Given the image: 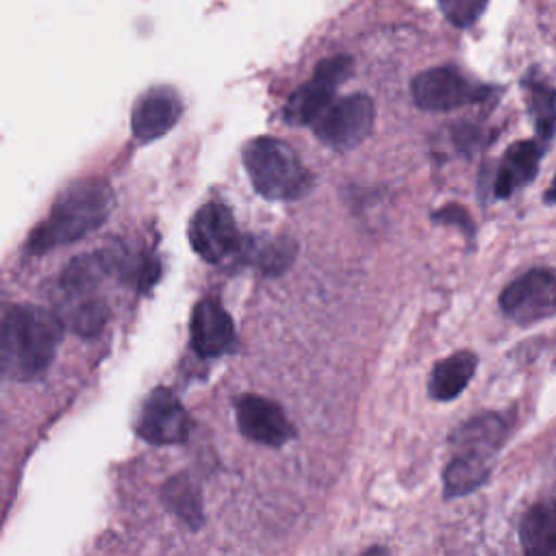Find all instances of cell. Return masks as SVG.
I'll use <instances>...</instances> for the list:
<instances>
[{
  "label": "cell",
  "mask_w": 556,
  "mask_h": 556,
  "mask_svg": "<svg viewBox=\"0 0 556 556\" xmlns=\"http://www.w3.org/2000/svg\"><path fill=\"white\" fill-rule=\"evenodd\" d=\"M189 430V415L169 389L159 387L146 397L137 421V434L143 441L152 445H174L187 441Z\"/></svg>",
  "instance_id": "obj_9"
},
{
  "label": "cell",
  "mask_w": 556,
  "mask_h": 556,
  "mask_svg": "<svg viewBox=\"0 0 556 556\" xmlns=\"http://www.w3.org/2000/svg\"><path fill=\"white\" fill-rule=\"evenodd\" d=\"M235 415L241 434L261 445L280 447L295 434L285 410L276 402L256 393L239 395L235 400Z\"/></svg>",
  "instance_id": "obj_11"
},
{
  "label": "cell",
  "mask_w": 556,
  "mask_h": 556,
  "mask_svg": "<svg viewBox=\"0 0 556 556\" xmlns=\"http://www.w3.org/2000/svg\"><path fill=\"white\" fill-rule=\"evenodd\" d=\"M182 113L178 93L169 87H154L137 98L130 115V128L137 141H154L169 132Z\"/></svg>",
  "instance_id": "obj_13"
},
{
  "label": "cell",
  "mask_w": 556,
  "mask_h": 556,
  "mask_svg": "<svg viewBox=\"0 0 556 556\" xmlns=\"http://www.w3.org/2000/svg\"><path fill=\"white\" fill-rule=\"evenodd\" d=\"M437 222H450V224H460V228L465 230L467 237H473V224L471 217L467 215V211L458 204H447L443 206L437 215H432Z\"/></svg>",
  "instance_id": "obj_22"
},
{
  "label": "cell",
  "mask_w": 556,
  "mask_h": 556,
  "mask_svg": "<svg viewBox=\"0 0 556 556\" xmlns=\"http://www.w3.org/2000/svg\"><path fill=\"white\" fill-rule=\"evenodd\" d=\"M445 17L454 26H471L484 11L486 0H439Z\"/></svg>",
  "instance_id": "obj_21"
},
{
  "label": "cell",
  "mask_w": 556,
  "mask_h": 556,
  "mask_svg": "<svg viewBox=\"0 0 556 556\" xmlns=\"http://www.w3.org/2000/svg\"><path fill=\"white\" fill-rule=\"evenodd\" d=\"M500 306L506 317L521 326L556 315V269L534 267L521 274L504 287Z\"/></svg>",
  "instance_id": "obj_8"
},
{
  "label": "cell",
  "mask_w": 556,
  "mask_h": 556,
  "mask_svg": "<svg viewBox=\"0 0 556 556\" xmlns=\"http://www.w3.org/2000/svg\"><path fill=\"white\" fill-rule=\"evenodd\" d=\"M245 250H250L252 258L258 263V267L267 274H278L282 271L291 258H293V243L291 241H269L265 245H254V243H248L243 245Z\"/></svg>",
  "instance_id": "obj_20"
},
{
  "label": "cell",
  "mask_w": 556,
  "mask_h": 556,
  "mask_svg": "<svg viewBox=\"0 0 556 556\" xmlns=\"http://www.w3.org/2000/svg\"><path fill=\"white\" fill-rule=\"evenodd\" d=\"M63 319L43 306L11 304L2 315L0 365L11 380H30L41 374L63 339Z\"/></svg>",
  "instance_id": "obj_1"
},
{
  "label": "cell",
  "mask_w": 556,
  "mask_h": 556,
  "mask_svg": "<svg viewBox=\"0 0 556 556\" xmlns=\"http://www.w3.org/2000/svg\"><path fill=\"white\" fill-rule=\"evenodd\" d=\"M523 91L528 100V113L534 122V130L543 143H547L556 135V89L534 76L528 74L523 78Z\"/></svg>",
  "instance_id": "obj_18"
},
{
  "label": "cell",
  "mask_w": 556,
  "mask_h": 556,
  "mask_svg": "<svg viewBox=\"0 0 556 556\" xmlns=\"http://www.w3.org/2000/svg\"><path fill=\"white\" fill-rule=\"evenodd\" d=\"M478 358L469 350L454 352L439 361L428 378V395L439 402H450L465 391L469 380L473 378Z\"/></svg>",
  "instance_id": "obj_17"
},
{
  "label": "cell",
  "mask_w": 556,
  "mask_h": 556,
  "mask_svg": "<svg viewBox=\"0 0 556 556\" xmlns=\"http://www.w3.org/2000/svg\"><path fill=\"white\" fill-rule=\"evenodd\" d=\"M519 541L526 554L556 556V500H541L523 513Z\"/></svg>",
  "instance_id": "obj_16"
},
{
  "label": "cell",
  "mask_w": 556,
  "mask_h": 556,
  "mask_svg": "<svg viewBox=\"0 0 556 556\" xmlns=\"http://www.w3.org/2000/svg\"><path fill=\"white\" fill-rule=\"evenodd\" d=\"M191 348L204 358L226 354L235 343V324L215 298H202L191 313Z\"/></svg>",
  "instance_id": "obj_12"
},
{
  "label": "cell",
  "mask_w": 556,
  "mask_h": 556,
  "mask_svg": "<svg viewBox=\"0 0 556 556\" xmlns=\"http://www.w3.org/2000/svg\"><path fill=\"white\" fill-rule=\"evenodd\" d=\"M243 165L256 193L267 200H298L313 187L311 169L276 137L252 139L243 148Z\"/></svg>",
  "instance_id": "obj_3"
},
{
  "label": "cell",
  "mask_w": 556,
  "mask_h": 556,
  "mask_svg": "<svg viewBox=\"0 0 556 556\" xmlns=\"http://www.w3.org/2000/svg\"><path fill=\"white\" fill-rule=\"evenodd\" d=\"M52 300L56 315L63 319V324L83 337L98 334L106 324L109 308L98 295V289L65 287L56 282Z\"/></svg>",
  "instance_id": "obj_14"
},
{
  "label": "cell",
  "mask_w": 556,
  "mask_h": 556,
  "mask_svg": "<svg viewBox=\"0 0 556 556\" xmlns=\"http://www.w3.org/2000/svg\"><path fill=\"white\" fill-rule=\"evenodd\" d=\"M374 119V100L365 93H352L334 98L313 128L324 146L332 150H350L369 137Z\"/></svg>",
  "instance_id": "obj_4"
},
{
  "label": "cell",
  "mask_w": 556,
  "mask_h": 556,
  "mask_svg": "<svg viewBox=\"0 0 556 556\" xmlns=\"http://www.w3.org/2000/svg\"><path fill=\"white\" fill-rule=\"evenodd\" d=\"M508 430H510V421L506 415H500V413L476 415L450 437V445L454 452L452 458L465 460L482 469H491V463L497 450L504 445Z\"/></svg>",
  "instance_id": "obj_10"
},
{
  "label": "cell",
  "mask_w": 556,
  "mask_h": 556,
  "mask_svg": "<svg viewBox=\"0 0 556 556\" xmlns=\"http://www.w3.org/2000/svg\"><path fill=\"white\" fill-rule=\"evenodd\" d=\"M543 148L545 143L541 139H523L506 148L493 180L495 198H508L536 178Z\"/></svg>",
  "instance_id": "obj_15"
},
{
  "label": "cell",
  "mask_w": 556,
  "mask_h": 556,
  "mask_svg": "<svg viewBox=\"0 0 556 556\" xmlns=\"http://www.w3.org/2000/svg\"><path fill=\"white\" fill-rule=\"evenodd\" d=\"M189 243L206 263H224L243 252L245 239L232 211L222 202H208L189 222Z\"/></svg>",
  "instance_id": "obj_6"
},
{
  "label": "cell",
  "mask_w": 556,
  "mask_h": 556,
  "mask_svg": "<svg viewBox=\"0 0 556 556\" xmlns=\"http://www.w3.org/2000/svg\"><path fill=\"white\" fill-rule=\"evenodd\" d=\"M545 202H556V176H554V180H552V185H549V189H547V193H545Z\"/></svg>",
  "instance_id": "obj_23"
},
{
  "label": "cell",
  "mask_w": 556,
  "mask_h": 556,
  "mask_svg": "<svg viewBox=\"0 0 556 556\" xmlns=\"http://www.w3.org/2000/svg\"><path fill=\"white\" fill-rule=\"evenodd\" d=\"M352 59L337 54L317 63L311 80L298 87L285 104V119L293 126H313L334 100L337 87L350 76Z\"/></svg>",
  "instance_id": "obj_5"
},
{
  "label": "cell",
  "mask_w": 556,
  "mask_h": 556,
  "mask_svg": "<svg viewBox=\"0 0 556 556\" xmlns=\"http://www.w3.org/2000/svg\"><path fill=\"white\" fill-rule=\"evenodd\" d=\"M489 87L469 80L460 70L443 65L417 74L410 83L413 102L424 111H452L480 102L489 96Z\"/></svg>",
  "instance_id": "obj_7"
},
{
  "label": "cell",
  "mask_w": 556,
  "mask_h": 556,
  "mask_svg": "<svg viewBox=\"0 0 556 556\" xmlns=\"http://www.w3.org/2000/svg\"><path fill=\"white\" fill-rule=\"evenodd\" d=\"M161 497L165 502V506L180 517L187 526L191 528H200L204 521V513H202V504H200V495L193 489V484L189 482V478L185 473H178L174 478H169L161 491Z\"/></svg>",
  "instance_id": "obj_19"
},
{
  "label": "cell",
  "mask_w": 556,
  "mask_h": 556,
  "mask_svg": "<svg viewBox=\"0 0 556 556\" xmlns=\"http://www.w3.org/2000/svg\"><path fill=\"white\" fill-rule=\"evenodd\" d=\"M111 206L113 193L106 182L96 178L74 182L33 228L26 239V252L39 256L89 235L109 217Z\"/></svg>",
  "instance_id": "obj_2"
}]
</instances>
